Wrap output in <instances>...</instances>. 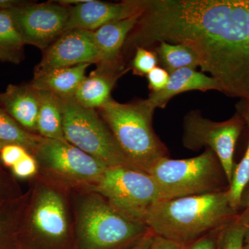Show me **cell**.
<instances>
[{
	"instance_id": "obj_10",
	"label": "cell",
	"mask_w": 249,
	"mask_h": 249,
	"mask_svg": "<svg viewBox=\"0 0 249 249\" xmlns=\"http://www.w3.org/2000/svg\"><path fill=\"white\" fill-rule=\"evenodd\" d=\"M45 169L76 182H97L107 165L67 141L40 137L34 154Z\"/></svg>"
},
{
	"instance_id": "obj_3",
	"label": "cell",
	"mask_w": 249,
	"mask_h": 249,
	"mask_svg": "<svg viewBox=\"0 0 249 249\" xmlns=\"http://www.w3.org/2000/svg\"><path fill=\"white\" fill-rule=\"evenodd\" d=\"M155 109L148 99L120 103L111 98L98 110L131 164L147 173L168 157L167 147L152 127Z\"/></svg>"
},
{
	"instance_id": "obj_4",
	"label": "cell",
	"mask_w": 249,
	"mask_h": 249,
	"mask_svg": "<svg viewBox=\"0 0 249 249\" xmlns=\"http://www.w3.org/2000/svg\"><path fill=\"white\" fill-rule=\"evenodd\" d=\"M147 173L160 188L162 200L220 193L230 187L217 156L209 148L193 158L165 157Z\"/></svg>"
},
{
	"instance_id": "obj_35",
	"label": "cell",
	"mask_w": 249,
	"mask_h": 249,
	"mask_svg": "<svg viewBox=\"0 0 249 249\" xmlns=\"http://www.w3.org/2000/svg\"><path fill=\"white\" fill-rule=\"evenodd\" d=\"M243 249H249V224H247L244 238Z\"/></svg>"
},
{
	"instance_id": "obj_16",
	"label": "cell",
	"mask_w": 249,
	"mask_h": 249,
	"mask_svg": "<svg viewBox=\"0 0 249 249\" xmlns=\"http://www.w3.org/2000/svg\"><path fill=\"white\" fill-rule=\"evenodd\" d=\"M217 90L222 92L221 85L211 76L196 70L183 68L170 73L166 87L158 92H150L147 99L155 108H164L176 95L186 91Z\"/></svg>"
},
{
	"instance_id": "obj_25",
	"label": "cell",
	"mask_w": 249,
	"mask_h": 249,
	"mask_svg": "<svg viewBox=\"0 0 249 249\" xmlns=\"http://www.w3.org/2000/svg\"><path fill=\"white\" fill-rule=\"evenodd\" d=\"M133 60L131 62V70L137 76H147L157 67L159 58L155 51L143 47H137Z\"/></svg>"
},
{
	"instance_id": "obj_17",
	"label": "cell",
	"mask_w": 249,
	"mask_h": 249,
	"mask_svg": "<svg viewBox=\"0 0 249 249\" xmlns=\"http://www.w3.org/2000/svg\"><path fill=\"white\" fill-rule=\"evenodd\" d=\"M90 64L56 69L34 76L31 86L39 91H47L60 99L73 98L82 82L86 78Z\"/></svg>"
},
{
	"instance_id": "obj_6",
	"label": "cell",
	"mask_w": 249,
	"mask_h": 249,
	"mask_svg": "<svg viewBox=\"0 0 249 249\" xmlns=\"http://www.w3.org/2000/svg\"><path fill=\"white\" fill-rule=\"evenodd\" d=\"M94 189L121 215L145 224L152 206L162 200L151 175L129 167L108 168Z\"/></svg>"
},
{
	"instance_id": "obj_30",
	"label": "cell",
	"mask_w": 249,
	"mask_h": 249,
	"mask_svg": "<svg viewBox=\"0 0 249 249\" xmlns=\"http://www.w3.org/2000/svg\"><path fill=\"white\" fill-rule=\"evenodd\" d=\"M150 249H183L180 246L177 245L175 242H172L163 237L159 236H154L151 247Z\"/></svg>"
},
{
	"instance_id": "obj_14",
	"label": "cell",
	"mask_w": 249,
	"mask_h": 249,
	"mask_svg": "<svg viewBox=\"0 0 249 249\" xmlns=\"http://www.w3.org/2000/svg\"><path fill=\"white\" fill-rule=\"evenodd\" d=\"M30 227L42 237L60 240L68 232V220L63 199L58 193L45 189L36 197L30 218Z\"/></svg>"
},
{
	"instance_id": "obj_15",
	"label": "cell",
	"mask_w": 249,
	"mask_h": 249,
	"mask_svg": "<svg viewBox=\"0 0 249 249\" xmlns=\"http://www.w3.org/2000/svg\"><path fill=\"white\" fill-rule=\"evenodd\" d=\"M0 106L23 128L37 132L40 94L31 85H9L0 93Z\"/></svg>"
},
{
	"instance_id": "obj_18",
	"label": "cell",
	"mask_w": 249,
	"mask_h": 249,
	"mask_svg": "<svg viewBox=\"0 0 249 249\" xmlns=\"http://www.w3.org/2000/svg\"><path fill=\"white\" fill-rule=\"evenodd\" d=\"M121 76L96 68L82 82L73 98L83 107L98 109L110 101L111 91Z\"/></svg>"
},
{
	"instance_id": "obj_34",
	"label": "cell",
	"mask_w": 249,
	"mask_h": 249,
	"mask_svg": "<svg viewBox=\"0 0 249 249\" xmlns=\"http://www.w3.org/2000/svg\"><path fill=\"white\" fill-rule=\"evenodd\" d=\"M7 227H11V224L8 223L7 219H4L0 215V235L6 231Z\"/></svg>"
},
{
	"instance_id": "obj_29",
	"label": "cell",
	"mask_w": 249,
	"mask_h": 249,
	"mask_svg": "<svg viewBox=\"0 0 249 249\" xmlns=\"http://www.w3.org/2000/svg\"><path fill=\"white\" fill-rule=\"evenodd\" d=\"M216 235L208 236L184 249H218Z\"/></svg>"
},
{
	"instance_id": "obj_38",
	"label": "cell",
	"mask_w": 249,
	"mask_h": 249,
	"mask_svg": "<svg viewBox=\"0 0 249 249\" xmlns=\"http://www.w3.org/2000/svg\"><path fill=\"white\" fill-rule=\"evenodd\" d=\"M246 189H249V183L248 186H247V188H246Z\"/></svg>"
},
{
	"instance_id": "obj_5",
	"label": "cell",
	"mask_w": 249,
	"mask_h": 249,
	"mask_svg": "<svg viewBox=\"0 0 249 249\" xmlns=\"http://www.w3.org/2000/svg\"><path fill=\"white\" fill-rule=\"evenodd\" d=\"M60 100L62 127L67 142L108 168L125 166L136 169L96 109L83 107L73 98Z\"/></svg>"
},
{
	"instance_id": "obj_33",
	"label": "cell",
	"mask_w": 249,
	"mask_h": 249,
	"mask_svg": "<svg viewBox=\"0 0 249 249\" xmlns=\"http://www.w3.org/2000/svg\"><path fill=\"white\" fill-rule=\"evenodd\" d=\"M25 1L16 0H0V10H9L25 4Z\"/></svg>"
},
{
	"instance_id": "obj_21",
	"label": "cell",
	"mask_w": 249,
	"mask_h": 249,
	"mask_svg": "<svg viewBox=\"0 0 249 249\" xmlns=\"http://www.w3.org/2000/svg\"><path fill=\"white\" fill-rule=\"evenodd\" d=\"M155 52L164 70L170 73L183 68L196 70L200 60L191 48L181 44L162 42L157 44Z\"/></svg>"
},
{
	"instance_id": "obj_2",
	"label": "cell",
	"mask_w": 249,
	"mask_h": 249,
	"mask_svg": "<svg viewBox=\"0 0 249 249\" xmlns=\"http://www.w3.org/2000/svg\"><path fill=\"white\" fill-rule=\"evenodd\" d=\"M228 191L159 201L149 211L145 224L154 235L184 249L217 233L238 215Z\"/></svg>"
},
{
	"instance_id": "obj_12",
	"label": "cell",
	"mask_w": 249,
	"mask_h": 249,
	"mask_svg": "<svg viewBox=\"0 0 249 249\" xmlns=\"http://www.w3.org/2000/svg\"><path fill=\"white\" fill-rule=\"evenodd\" d=\"M69 8L70 16L66 31L71 29L94 31L109 23L142 14L144 0H129L119 3L88 0Z\"/></svg>"
},
{
	"instance_id": "obj_1",
	"label": "cell",
	"mask_w": 249,
	"mask_h": 249,
	"mask_svg": "<svg viewBox=\"0 0 249 249\" xmlns=\"http://www.w3.org/2000/svg\"><path fill=\"white\" fill-rule=\"evenodd\" d=\"M247 14L248 0H144L124 49L162 42L187 46L222 93L249 104Z\"/></svg>"
},
{
	"instance_id": "obj_20",
	"label": "cell",
	"mask_w": 249,
	"mask_h": 249,
	"mask_svg": "<svg viewBox=\"0 0 249 249\" xmlns=\"http://www.w3.org/2000/svg\"><path fill=\"white\" fill-rule=\"evenodd\" d=\"M24 45L9 10H0V61L19 63Z\"/></svg>"
},
{
	"instance_id": "obj_26",
	"label": "cell",
	"mask_w": 249,
	"mask_h": 249,
	"mask_svg": "<svg viewBox=\"0 0 249 249\" xmlns=\"http://www.w3.org/2000/svg\"><path fill=\"white\" fill-rule=\"evenodd\" d=\"M28 152L24 147L16 144H6L0 152V158L6 166L12 168L22 160Z\"/></svg>"
},
{
	"instance_id": "obj_24",
	"label": "cell",
	"mask_w": 249,
	"mask_h": 249,
	"mask_svg": "<svg viewBox=\"0 0 249 249\" xmlns=\"http://www.w3.org/2000/svg\"><path fill=\"white\" fill-rule=\"evenodd\" d=\"M247 224L241 214L216 235L218 249H243Z\"/></svg>"
},
{
	"instance_id": "obj_9",
	"label": "cell",
	"mask_w": 249,
	"mask_h": 249,
	"mask_svg": "<svg viewBox=\"0 0 249 249\" xmlns=\"http://www.w3.org/2000/svg\"><path fill=\"white\" fill-rule=\"evenodd\" d=\"M24 45L45 51L66 31L70 8L55 2L25 3L9 10Z\"/></svg>"
},
{
	"instance_id": "obj_19",
	"label": "cell",
	"mask_w": 249,
	"mask_h": 249,
	"mask_svg": "<svg viewBox=\"0 0 249 249\" xmlns=\"http://www.w3.org/2000/svg\"><path fill=\"white\" fill-rule=\"evenodd\" d=\"M40 107L37 132L43 138L66 141L62 127L61 100L47 91H39Z\"/></svg>"
},
{
	"instance_id": "obj_13",
	"label": "cell",
	"mask_w": 249,
	"mask_h": 249,
	"mask_svg": "<svg viewBox=\"0 0 249 249\" xmlns=\"http://www.w3.org/2000/svg\"><path fill=\"white\" fill-rule=\"evenodd\" d=\"M141 15L109 23L93 31L99 55V61L96 64L98 69L117 74L123 75L126 71L123 49Z\"/></svg>"
},
{
	"instance_id": "obj_32",
	"label": "cell",
	"mask_w": 249,
	"mask_h": 249,
	"mask_svg": "<svg viewBox=\"0 0 249 249\" xmlns=\"http://www.w3.org/2000/svg\"><path fill=\"white\" fill-rule=\"evenodd\" d=\"M240 207L244 209L243 213L241 214L245 221L246 224H249V189H245L241 200Z\"/></svg>"
},
{
	"instance_id": "obj_36",
	"label": "cell",
	"mask_w": 249,
	"mask_h": 249,
	"mask_svg": "<svg viewBox=\"0 0 249 249\" xmlns=\"http://www.w3.org/2000/svg\"><path fill=\"white\" fill-rule=\"evenodd\" d=\"M247 37H248V45L249 49V0H248V14H247Z\"/></svg>"
},
{
	"instance_id": "obj_37",
	"label": "cell",
	"mask_w": 249,
	"mask_h": 249,
	"mask_svg": "<svg viewBox=\"0 0 249 249\" xmlns=\"http://www.w3.org/2000/svg\"><path fill=\"white\" fill-rule=\"evenodd\" d=\"M5 145H6V144L0 141V152H1V149L3 148V147H4Z\"/></svg>"
},
{
	"instance_id": "obj_31",
	"label": "cell",
	"mask_w": 249,
	"mask_h": 249,
	"mask_svg": "<svg viewBox=\"0 0 249 249\" xmlns=\"http://www.w3.org/2000/svg\"><path fill=\"white\" fill-rule=\"evenodd\" d=\"M153 232L150 230L146 235L142 237L138 242H135L131 248L128 249H150L154 238Z\"/></svg>"
},
{
	"instance_id": "obj_27",
	"label": "cell",
	"mask_w": 249,
	"mask_h": 249,
	"mask_svg": "<svg viewBox=\"0 0 249 249\" xmlns=\"http://www.w3.org/2000/svg\"><path fill=\"white\" fill-rule=\"evenodd\" d=\"M12 171L18 178H25L34 176L37 171V160L30 153L24 157L12 167Z\"/></svg>"
},
{
	"instance_id": "obj_7",
	"label": "cell",
	"mask_w": 249,
	"mask_h": 249,
	"mask_svg": "<svg viewBox=\"0 0 249 249\" xmlns=\"http://www.w3.org/2000/svg\"><path fill=\"white\" fill-rule=\"evenodd\" d=\"M80 238L89 249H113L138 242L150 231L142 223L130 220L99 196L80 206L77 222Z\"/></svg>"
},
{
	"instance_id": "obj_8",
	"label": "cell",
	"mask_w": 249,
	"mask_h": 249,
	"mask_svg": "<svg viewBox=\"0 0 249 249\" xmlns=\"http://www.w3.org/2000/svg\"><path fill=\"white\" fill-rule=\"evenodd\" d=\"M245 124L238 113L229 120L214 122L203 117L199 111H190L183 119V146L195 151L204 147L211 149L217 156L230 185L235 167V145Z\"/></svg>"
},
{
	"instance_id": "obj_11",
	"label": "cell",
	"mask_w": 249,
	"mask_h": 249,
	"mask_svg": "<svg viewBox=\"0 0 249 249\" xmlns=\"http://www.w3.org/2000/svg\"><path fill=\"white\" fill-rule=\"evenodd\" d=\"M44 52L42 60L36 67L34 76L83 64L96 65L99 61L93 32L84 29L65 31Z\"/></svg>"
},
{
	"instance_id": "obj_22",
	"label": "cell",
	"mask_w": 249,
	"mask_h": 249,
	"mask_svg": "<svg viewBox=\"0 0 249 249\" xmlns=\"http://www.w3.org/2000/svg\"><path fill=\"white\" fill-rule=\"evenodd\" d=\"M238 114L242 116L249 129V104L241 101L237 107ZM249 183V137L248 144L244 157L236 165L228 194L231 205L238 211L241 206L242 195Z\"/></svg>"
},
{
	"instance_id": "obj_23",
	"label": "cell",
	"mask_w": 249,
	"mask_h": 249,
	"mask_svg": "<svg viewBox=\"0 0 249 249\" xmlns=\"http://www.w3.org/2000/svg\"><path fill=\"white\" fill-rule=\"evenodd\" d=\"M40 136L35 135L23 128L13 118L0 108V141L6 144H16L34 154Z\"/></svg>"
},
{
	"instance_id": "obj_28",
	"label": "cell",
	"mask_w": 249,
	"mask_h": 249,
	"mask_svg": "<svg viewBox=\"0 0 249 249\" xmlns=\"http://www.w3.org/2000/svg\"><path fill=\"white\" fill-rule=\"evenodd\" d=\"M147 78L151 92H158L166 87L170 74L164 69L157 66L147 75Z\"/></svg>"
}]
</instances>
